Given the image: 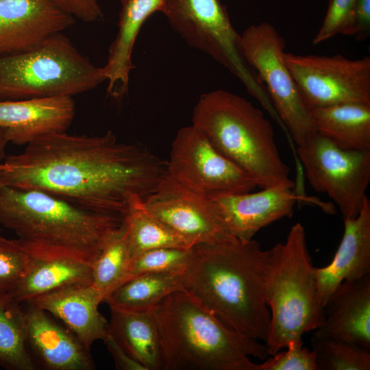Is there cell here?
Here are the masks:
<instances>
[{
	"mask_svg": "<svg viewBox=\"0 0 370 370\" xmlns=\"http://www.w3.org/2000/svg\"><path fill=\"white\" fill-rule=\"evenodd\" d=\"M166 163L147 149L97 136L50 134L0 162V184L49 193L96 212L123 217L133 195L151 193Z\"/></svg>",
	"mask_w": 370,
	"mask_h": 370,
	"instance_id": "obj_1",
	"label": "cell"
},
{
	"mask_svg": "<svg viewBox=\"0 0 370 370\" xmlns=\"http://www.w3.org/2000/svg\"><path fill=\"white\" fill-rule=\"evenodd\" d=\"M271 254L254 239L194 246L182 287L230 328L265 342L271 318L265 299Z\"/></svg>",
	"mask_w": 370,
	"mask_h": 370,
	"instance_id": "obj_2",
	"label": "cell"
},
{
	"mask_svg": "<svg viewBox=\"0 0 370 370\" xmlns=\"http://www.w3.org/2000/svg\"><path fill=\"white\" fill-rule=\"evenodd\" d=\"M158 330L162 370H256L250 357L267 347L222 323L182 288L151 309Z\"/></svg>",
	"mask_w": 370,
	"mask_h": 370,
	"instance_id": "obj_3",
	"label": "cell"
},
{
	"mask_svg": "<svg viewBox=\"0 0 370 370\" xmlns=\"http://www.w3.org/2000/svg\"><path fill=\"white\" fill-rule=\"evenodd\" d=\"M123 222L47 192L0 184V224L29 245L92 264Z\"/></svg>",
	"mask_w": 370,
	"mask_h": 370,
	"instance_id": "obj_4",
	"label": "cell"
},
{
	"mask_svg": "<svg viewBox=\"0 0 370 370\" xmlns=\"http://www.w3.org/2000/svg\"><path fill=\"white\" fill-rule=\"evenodd\" d=\"M192 125L258 187L295 186L270 121L244 97L220 89L201 95L193 110Z\"/></svg>",
	"mask_w": 370,
	"mask_h": 370,
	"instance_id": "obj_5",
	"label": "cell"
},
{
	"mask_svg": "<svg viewBox=\"0 0 370 370\" xmlns=\"http://www.w3.org/2000/svg\"><path fill=\"white\" fill-rule=\"evenodd\" d=\"M265 282V299L270 325L265 341L269 356L321 326L324 306L321 302L306 232L300 223L290 229L284 243L271 248Z\"/></svg>",
	"mask_w": 370,
	"mask_h": 370,
	"instance_id": "obj_6",
	"label": "cell"
},
{
	"mask_svg": "<svg viewBox=\"0 0 370 370\" xmlns=\"http://www.w3.org/2000/svg\"><path fill=\"white\" fill-rule=\"evenodd\" d=\"M106 82L102 67L62 32L27 51L0 56V100L73 97Z\"/></svg>",
	"mask_w": 370,
	"mask_h": 370,
	"instance_id": "obj_7",
	"label": "cell"
},
{
	"mask_svg": "<svg viewBox=\"0 0 370 370\" xmlns=\"http://www.w3.org/2000/svg\"><path fill=\"white\" fill-rule=\"evenodd\" d=\"M160 12L188 45L236 76L266 110L273 108L265 86L243 54L241 34L221 0H163Z\"/></svg>",
	"mask_w": 370,
	"mask_h": 370,
	"instance_id": "obj_8",
	"label": "cell"
},
{
	"mask_svg": "<svg viewBox=\"0 0 370 370\" xmlns=\"http://www.w3.org/2000/svg\"><path fill=\"white\" fill-rule=\"evenodd\" d=\"M243 54L256 72L284 125L297 145L315 129L297 84L284 61L285 41L268 23L249 26L241 34Z\"/></svg>",
	"mask_w": 370,
	"mask_h": 370,
	"instance_id": "obj_9",
	"label": "cell"
},
{
	"mask_svg": "<svg viewBox=\"0 0 370 370\" xmlns=\"http://www.w3.org/2000/svg\"><path fill=\"white\" fill-rule=\"evenodd\" d=\"M297 152L310 186L338 206L343 220L356 217L370 182V150L336 146L314 132L297 145Z\"/></svg>",
	"mask_w": 370,
	"mask_h": 370,
	"instance_id": "obj_10",
	"label": "cell"
},
{
	"mask_svg": "<svg viewBox=\"0 0 370 370\" xmlns=\"http://www.w3.org/2000/svg\"><path fill=\"white\" fill-rule=\"evenodd\" d=\"M166 173L190 191L212 199L247 193L257 185L193 125L180 128L172 143Z\"/></svg>",
	"mask_w": 370,
	"mask_h": 370,
	"instance_id": "obj_11",
	"label": "cell"
},
{
	"mask_svg": "<svg viewBox=\"0 0 370 370\" xmlns=\"http://www.w3.org/2000/svg\"><path fill=\"white\" fill-rule=\"evenodd\" d=\"M284 61L310 110L338 103L370 105V57L350 60L284 53Z\"/></svg>",
	"mask_w": 370,
	"mask_h": 370,
	"instance_id": "obj_12",
	"label": "cell"
},
{
	"mask_svg": "<svg viewBox=\"0 0 370 370\" xmlns=\"http://www.w3.org/2000/svg\"><path fill=\"white\" fill-rule=\"evenodd\" d=\"M144 204L152 215L180 235L190 247L237 239L212 199L184 188L166 172Z\"/></svg>",
	"mask_w": 370,
	"mask_h": 370,
	"instance_id": "obj_13",
	"label": "cell"
},
{
	"mask_svg": "<svg viewBox=\"0 0 370 370\" xmlns=\"http://www.w3.org/2000/svg\"><path fill=\"white\" fill-rule=\"evenodd\" d=\"M74 23L50 0H0V56L33 48Z\"/></svg>",
	"mask_w": 370,
	"mask_h": 370,
	"instance_id": "obj_14",
	"label": "cell"
},
{
	"mask_svg": "<svg viewBox=\"0 0 370 370\" xmlns=\"http://www.w3.org/2000/svg\"><path fill=\"white\" fill-rule=\"evenodd\" d=\"M293 188L272 186L260 191L212 198L232 235L240 241L253 239L262 228L291 217L299 197Z\"/></svg>",
	"mask_w": 370,
	"mask_h": 370,
	"instance_id": "obj_15",
	"label": "cell"
},
{
	"mask_svg": "<svg viewBox=\"0 0 370 370\" xmlns=\"http://www.w3.org/2000/svg\"><path fill=\"white\" fill-rule=\"evenodd\" d=\"M23 308L27 341L34 357L47 370H92L88 349L65 325L62 326L31 302Z\"/></svg>",
	"mask_w": 370,
	"mask_h": 370,
	"instance_id": "obj_16",
	"label": "cell"
},
{
	"mask_svg": "<svg viewBox=\"0 0 370 370\" xmlns=\"http://www.w3.org/2000/svg\"><path fill=\"white\" fill-rule=\"evenodd\" d=\"M75 114L71 97L0 100V128L9 143L27 145L50 134L64 132Z\"/></svg>",
	"mask_w": 370,
	"mask_h": 370,
	"instance_id": "obj_17",
	"label": "cell"
},
{
	"mask_svg": "<svg viewBox=\"0 0 370 370\" xmlns=\"http://www.w3.org/2000/svg\"><path fill=\"white\" fill-rule=\"evenodd\" d=\"M60 320L89 350L109 334V323L99 310L103 299L92 283L69 284L31 301Z\"/></svg>",
	"mask_w": 370,
	"mask_h": 370,
	"instance_id": "obj_18",
	"label": "cell"
},
{
	"mask_svg": "<svg viewBox=\"0 0 370 370\" xmlns=\"http://www.w3.org/2000/svg\"><path fill=\"white\" fill-rule=\"evenodd\" d=\"M314 335L355 343L370 351V274L345 280L324 306V319Z\"/></svg>",
	"mask_w": 370,
	"mask_h": 370,
	"instance_id": "obj_19",
	"label": "cell"
},
{
	"mask_svg": "<svg viewBox=\"0 0 370 370\" xmlns=\"http://www.w3.org/2000/svg\"><path fill=\"white\" fill-rule=\"evenodd\" d=\"M370 274V201L358 215L344 220V232L336 254L327 266L317 268L318 295L325 306L344 281Z\"/></svg>",
	"mask_w": 370,
	"mask_h": 370,
	"instance_id": "obj_20",
	"label": "cell"
},
{
	"mask_svg": "<svg viewBox=\"0 0 370 370\" xmlns=\"http://www.w3.org/2000/svg\"><path fill=\"white\" fill-rule=\"evenodd\" d=\"M23 243L30 253L31 262L23 277L9 292L18 303H27L69 284L92 283V263Z\"/></svg>",
	"mask_w": 370,
	"mask_h": 370,
	"instance_id": "obj_21",
	"label": "cell"
},
{
	"mask_svg": "<svg viewBox=\"0 0 370 370\" xmlns=\"http://www.w3.org/2000/svg\"><path fill=\"white\" fill-rule=\"evenodd\" d=\"M118 31L111 43L108 60L102 67L107 92L116 101L127 94L130 75L135 67L132 62L133 49L138 35L147 18L160 12L163 0H121Z\"/></svg>",
	"mask_w": 370,
	"mask_h": 370,
	"instance_id": "obj_22",
	"label": "cell"
},
{
	"mask_svg": "<svg viewBox=\"0 0 370 370\" xmlns=\"http://www.w3.org/2000/svg\"><path fill=\"white\" fill-rule=\"evenodd\" d=\"M316 132L336 146L349 150H370V105L338 103L310 110Z\"/></svg>",
	"mask_w": 370,
	"mask_h": 370,
	"instance_id": "obj_23",
	"label": "cell"
},
{
	"mask_svg": "<svg viewBox=\"0 0 370 370\" xmlns=\"http://www.w3.org/2000/svg\"><path fill=\"white\" fill-rule=\"evenodd\" d=\"M110 310L109 332L116 342L146 370H162L160 341L151 310Z\"/></svg>",
	"mask_w": 370,
	"mask_h": 370,
	"instance_id": "obj_24",
	"label": "cell"
},
{
	"mask_svg": "<svg viewBox=\"0 0 370 370\" xmlns=\"http://www.w3.org/2000/svg\"><path fill=\"white\" fill-rule=\"evenodd\" d=\"M184 271L147 273L132 277L104 299L110 308L149 310L173 291L182 288Z\"/></svg>",
	"mask_w": 370,
	"mask_h": 370,
	"instance_id": "obj_25",
	"label": "cell"
},
{
	"mask_svg": "<svg viewBox=\"0 0 370 370\" xmlns=\"http://www.w3.org/2000/svg\"><path fill=\"white\" fill-rule=\"evenodd\" d=\"M123 219L132 258L158 248H191L180 235L147 210L139 195L130 197Z\"/></svg>",
	"mask_w": 370,
	"mask_h": 370,
	"instance_id": "obj_26",
	"label": "cell"
},
{
	"mask_svg": "<svg viewBox=\"0 0 370 370\" xmlns=\"http://www.w3.org/2000/svg\"><path fill=\"white\" fill-rule=\"evenodd\" d=\"M21 304L8 292L0 290V367L7 370H36Z\"/></svg>",
	"mask_w": 370,
	"mask_h": 370,
	"instance_id": "obj_27",
	"label": "cell"
},
{
	"mask_svg": "<svg viewBox=\"0 0 370 370\" xmlns=\"http://www.w3.org/2000/svg\"><path fill=\"white\" fill-rule=\"evenodd\" d=\"M132 258L125 223L113 234L92 263V284L106 297L126 278Z\"/></svg>",
	"mask_w": 370,
	"mask_h": 370,
	"instance_id": "obj_28",
	"label": "cell"
},
{
	"mask_svg": "<svg viewBox=\"0 0 370 370\" xmlns=\"http://www.w3.org/2000/svg\"><path fill=\"white\" fill-rule=\"evenodd\" d=\"M310 342L317 370L370 369V351L360 345L314 334Z\"/></svg>",
	"mask_w": 370,
	"mask_h": 370,
	"instance_id": "obj_29",
	"label": "cell"
},
{
	"mask_svg": "<svg viewBox=\"0 0 370 370\" xmlns=\"http://www.w3.org/2000/svg\"><path fill=\"white\" fill-rule=\"evenodd\" d=\"M190 249L158 248L141 252L132 258L125 280L147 273L184 271L190 258Z\"/></svg>",
	"mask_w": 370,
	"mask_h": 370,
	"instance_id": "obj_30",
	"label": "cell"
},
{
	"mask_svg": "<svg viewBox=\"0 0 370 370\" xmlns=\"http://www.w3.org/2000/svg\"><path fill=\"white\" fill-rule=\"evenodd\" d=\"M30 253L20 239L0 235V290L10 292L26 273Z\"/></svg>",
	"mask_w": 370,
	"mask_h": 370,
	"instance_id": "obj_31",
	"label": "cell"
},
{
	"mask_svg": "<svg viewBox=\"0 0 370 370\" xmlns=\"http://www.w3.org/2000/svg\"><path fill=\"white\" fill-rule=\"evenodd\" d=\"M356 0H330L323 23L312 40L314 45L341 34L350 36Z\"/></svg>",
	"mask_w": 370,
	"mask_h": 370,
	"instance_id": "obj_32",
	"label": "cell"
},
{
	"mask_svg": "<svg viewBox=\"0 0 370 370\" xmlns=\"http://www.w3.org/2000/svg\"><path fill=\"white\" fill-rule=\"evenodd\" d=\"M285 349L257 364L256 370H317L313 352L304 347L302 341L292 342Z\"/></svg>",
	"mask_w": 370,
	"mask_h": 370,
	"instance_id": "obj_33",
	"label": "cell"
},
{
	"mask_svg": "<svg viewBox=\"0 0 370 370\" xmlns=\"http://www.w3.org/2000/svg\"><path fill=\"white\" fill-rule=\"evenodd\" d=\"M65 13L84 22L92 23L103 18L99 0H50Z\"/></svg>",
	"mask_w": 370,
	"mask_h": 370,
	"instance_id": "obj_34",
	"label": "cell"
},
{
	"mask_svg": "<svg viewBox=\"0 0 370 370\" xmlns=\"http://www.w3.org/2000/svg\"><path fill=\"white\" fill-rule=\"evenodd\" d=\"M370 34V0H356L350 36L363 41Z\"/></svg>",
	"mask_w": 370,
	"mask_h": 370,
	"instance_id": "obj_35",
	"label": "cell"
},
{
	"mask_svg": "<svg viewBox=\"0 0 370 370\" xmlns=\"http://www.w3.org/2000/svg\"><path fill=\"white\" fill-rule=\"evenodd\" d=\"M119 370H146L140 363L132 358L109 333L103 341Z\"/></svg>",
	"mask_w": 370,
	"mask_h": 370,
	"instance_id": "obj_36",
	"label": "cell"
},
{
	"mask_svg": "<svg viewBox=\"0 0 370 370\" xmlns=\"http://www.w3.org/2000/svg\"><path fill=\"white\" fill-rule=\"evenodd\" d=\"M9 143L5 131L0 128V162L5 158L6 146Z\"/></svg>",
	"mask_w": 370,
	"mask_h": 370,
	"instance_id": "obj_37",
	"label": "cell"
}]
</instances>
